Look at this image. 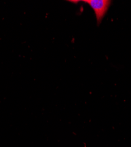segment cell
<instances>
[{
  "mask_svg": "<svg viewBox=\"0 0 131 147\" xmlns=\"http://www.w3.org/2000/svg\"><path fill=\"white\" fill-rule=\"evenodd\" d=\"M80 1L88 4L93 9L98 26L100 24L112 3L110 0H82Z\"/></svg>",
  "mask_w": 131,
  "mask_h": 147,
  "instance_id": "cell-1",
  "label": "cell"
}]
</instances>
